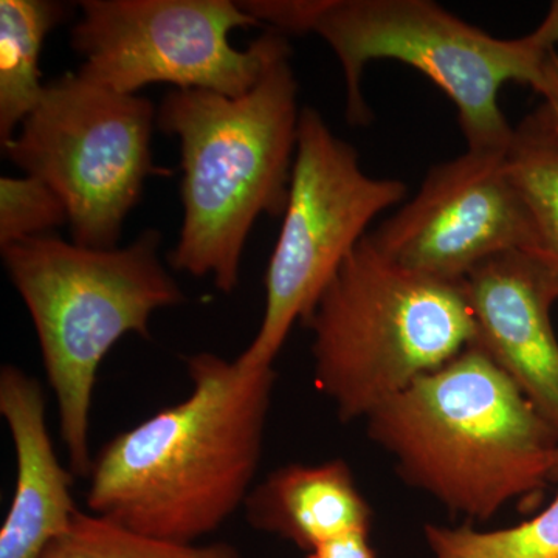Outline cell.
I'll return each instance as SVG.
<instances>
[{
    "instance_id": "cell-7",
    "label": "cell",
    "mask_w": 558,
    "mask_h": 558,
    "mask_svg": "<svg viewBox=\"0 0 558 558\" xmlns=\"http://www.w3.org/2000/svg\"><path fill=\"white\" fill-rule=\"evenodd\" d=\"M154 126L157 109L148 98L65 73L46 84L2 150L61 197L75 244L116 248L146 179L170 172L154 165Z\"/></svg>"
},
{
    "instance_id": "cell-6",
    "label": "cell",
    "mask_w": 558,
    "mask_h": 558,
    "mask_svg": "<svg viewBox=\"0 0 558 558\" xmlns=\"http://www.w3.org/2000/svg\"><path fill=\"white\" fill-rule=\"evenodd\" d=\"M301 325L312 332L315 385L343 422L368 417L476 337L464 281L405 269L368 234Z\"/></svg>"
},
{
    "instance_id": "cell-20",
    "label": "cell",
    "mask_w": 558,
    "mask_h": 558,
    "mask_svg": "<svg viewBox=\"0 0 558 558\" xmlns=\"http://www.w3.org/2000/svg\"><path fill=\"white\" fill-rule=\"evenodd\" d=\"M534 90L543 98L539 108L558 134V50L546 51Z\"/></svg>"
},
{
    "instance_id": "cell-22",
    "label": "cell",
    "mask_w": 558,
    "mask_h": 558,
    "mask_svg": "<svg viewBox=\"0 0 558 558\" xmlns=\"http://www.w3.org/2000/svg\"><path fill=\"white\" fill-rule=\"evenodd\" d=\"M550 481H556V483H558V449L556 451V457H554L553 470H550Z\"/></svg>"
},
{
    "instance_id": "cell-10",
    "label": "cell",
    "mask_w": 558,
    "mask_h": 558,
    "mask_svg": "<svg viewBox=\"0 0 558 558\" xmlns=\"http://www.w3.org/2000/svg\"><path fill=\"white\" fill-rule=\"evenodd\" d=\"M368 236L399 266L446 281H464L501 253H523L526 219L506 170V150L468 148L436 165L416 196Z\"/></svg>"
},
{
    "instance_id": "cell-21",
    "label": "cell",
    "mask_w": 558,
    "mask_h": 558,
    "mask_svg": "<svg viewBox=\"0 0 558 558\" xmlns=\"http://www.w3.org/2000/svg\"><path fill=\"white\" fill-rule=\"evenodd\" d=\"M542 49H556L558 44V0L550 3L548 13L534 32L529 33Z\"/></svg>"
},
{
    "instance_id": "cell-19",
    "label": "cell",
    "mask_w": 558,
    "mask_h": 558,
    "mask_svg": "<svg viewBox=\"0 0 558 558\" xmlns=\"http://www.w3.org/2000/svg\"><path fill=\"white\" fill-rule=\"evenodd\" d=\"M307 558H377L369 545V532H351L328 539L307 553Z\"/></svg>"
},
{
    "instance_id": "cell-18",
    "label": "cell",
    "mask_w": 558,
    "mask_h": 558,
    "mask_svg": "<svg viewBox=\"0 0 558 558\" xmlns=\"http://www.w3.org/2000/svg\"><path fill=\"white\" fill-rule=\"evenodd\" d=\"M69 222L64 202L33 175L0 179V250L47 236Z\"/></svg>"
},
{
    "instance_id": "cell-12",
    "label": "cell",
    "mask_w": 558,
    "mask_h": 558,
    "mask_svg": "<svg viewBox=\"0 0 558 558\" xmlns=\"http://www.w3.org/2000/svg\"><path fill=\"white\" fill-rule=\"evenodd\" d=\"M38 380L13 365L0 369V414L16 457L13 499L0 529V558H40L75 520L72 472L62 468L47 427Z\"/></svg>"
},
{
    "instance_id": "cell-14",
    "label": "cell",
    "mask_w": 558,
    "mask_h": 558,
    "mask_svg": "<svg viewBox=\"0 0 558 558\" xmlns=\"http://www.w3.org/2000/svg\"><path fill=\"white\" fill-rule=\"evenodd\" d=\"M506 170L526 219L523 253L558 286V134L542 108L513 128Z\"/></svg>"
},
{
    "instance_id": "cell-13",
    "label": "cell",
    "mask_w": 558,
    "mask_h": 558,
    "mask_svg": "<svg viewBox=\"0 0 558 558\" xmlns=\"http://www.w3.org/2000/svg\"><path fill=\"white\" fill-rule=\"evenodd\" d=\"M244 508L250 526L306 553L340 535L369 532L373 515L343 459L274 470L252 488Z\"/></svg>"
},
{
    "instance_id": "cell-15",
    "label": "cell",
    "mask_w": 558,
    "mask_h": 558,
    "mask_svg": "<svg viewBox=\"0 0 558 558\" xmlns=\"http://www.w3.org/2000/svg\"><path fill=\"white\" fill-rule=\"evenodd\" d=\"M65 3L53 0L0 2V143L7 145L38 106L46 84L40 53L50 32L68 20Z\"/></svg>"
},
{
    "instance_id": "cell-11",
    "label": "cell",
    "mask_w": 558,
    "mask_h": 558,
    "mask_svg": "<svg viewBox=\"0 0 558 558\" xmlns=\"http://www.w3.org/2000/svg\"><path fill=\"white\" fill-rule=\"evenodd\" d=\"M480 348L558 435V286L521 252L484 260L464 279Z\"/></svg>"
},
{
    "instance_id": "cell-5",
    "label": "cell",
    "mask_w": 558,
    "mask_h": 558,
    "mask_svg": "<svg viewBox=\"0 0 558 558\" xmlns=\"http://www.w3.org/2000/svg\"><path fill=\"white\" fill-rule=\"evenodd\" d=\"M160 245L161 234L150 229L126 247H83L47 234L2 250L38 336L70 472L81 478L94 461L90 410L102 360L128 333L148 339L154 312L185 301Z\"/></svg>"
},
{
    "instance_id": "cell-9",
    "label": "cell",
    "mask_w": 558,
    "mask_h": 558,
    "mask_svg": "<svg viewBox=\"0 0 558 558\" xmlns=\"http://www.w3.org/2000/svg\"><path fill=\"white\" fill-rule=\"evenodd\" d=\"M258 25L231 0H84L70 38L80 75L120 94L172 84L240 97L289 47L270 28L245 50L231 46L234 28Z\"/></svg>"
},
{
    "instance_id": "cell-3",
    "label": "cell",
    "mask_w": 558,
    "mask_h": 558,
    "mask_svg": "<svg viewBox=\"0 0 558 558\" xmlns=\"http://www.w3.org/2000/svg\"><path fill=\"white\" fill-rule=\"evenodd\" d=\"M366 421L407 483L480 521L545 487L558 449L548 422L473 344Z\"/></svg>"
},
{
    "instance_id": "cell-17",
    "label": "cell",
    "mask_w": 558,
    "mask_h": 558,
    "mask_svg": "<svg viewBox=\"0 0 558 558\" xmlns=\"http://www.w3.org/2000/svg\"><path fill=\"white\" fill-rule=\"evenodd\" d=\"M425 535L435 558H558V494L538 515L513 527L480 532L429 524Z\"/></svg>"
},
{
    "instance_id": "cell-8",
    "label": "cell",
    "mask_w": 558,
    "mask_h": 558,
    "mask_svg": "<svg viewBox=\"0 0 558 558\" xmlns=\"http://www.w3.org/2000/svg\"><path fill=\"white\" fill-rule=\"evenodd\" d=\"M409 186L363 171L354 146L322 113L301 108L289 201L266 278V307L255 339L238 363L271 368L296 322L311 314L341 264L381 213L403 204Z\"/></svg>"
},
{
    "instance_id": "cell-2",
    "label": "cell",
    "mask_w": 558,
    "mask_h": 558,
    "mask_svg": "<svg viewBox=\"0 0 558 558\" xmlns=\"http://www.w3.org/2000/svg\"><path fill=\"white\" fill-rule=\"evenodd\" d=\"M299 83L290 47L240 97L174 89L157 109V128L180 143L183 222L168 260L211 277L230 295L240 284L245 242L263 215L288 205L299 145Z\"/></svg>"
},
{
    "instance_id": "cell-1",
    "label": "cell",
    "mask_w": 558,
    "mask_h": 558,
    "mask_svg": "<svg viewBox=\"0 0 558 558\" xmlns=\"http://www.w3.org/2000/svg\"><path fill=\"white\" fill-rule=\"evenodd\" d=\"M189 398L110 439L92 461L90 513L196 543L245 505L263 457L275 374L199 352Z\"/></svg>"
},
{
    "instance_id": "cell-16",
    "label": "cell",
    "mask_w": 558,
    "mask_h": 558,
    "mask_svg": "<svg viewBox=\"0 0 558 558\" xmlns=\"http://www.w3.org/2000/svg\"><path fill=\"white\" fill-rule=\"evenodd\" d=\"M40 558H241L229 543L185 545L140 534L116 521L76 513L68 531Z\"/></svg>"
},
{
    "instance_id": "cell-4",
    "label": "cell",
    "mask_w": 558,
    "mask_h": 558,
    "mask_svg": "<svg viewBox=\"0 0 558 558\" xmlns=\"http://www.w3.org/2000/svg\"><path fill=\"white\" fill-rule=\"evenodd\" d=\"M248 13L281 35L315 33L332 49L347 86V120L373 119L362 76L374 61L424 73L458 110L469 149L506 150L513 128L499 108L509 83L534 89L546 51L531 35L501 39L433 0H250Z\"/></svg>"
}]
</instances>
